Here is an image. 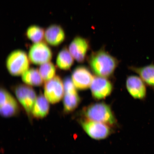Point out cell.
Instances as JSON below:
<instances>
[{"instance_id":"obj_5","label":"cell","mask_w":154,"mask_h":154,"mask_svg":"<svg viewBox=\"0 0 154 154\" xmlns=\"http://www.w3.org/2000/svg\"><path fill=\"white\" fill-rule=\"evenodd\" d=\"M63 82L64 88L63 98V111L68 113L74 111L78 107L81 99L71 78L66 77Z\"/></svg>"},{"instance_id":"obj_14","label":"cell","mask_w":154,"mask_h":154,"mask_svg":"<svg viewBox=\"0 0 154 154\" xmlns=\"http://www.w3.org/2000/svg\"><path fill=\"white\" fill-rule=\"evenodd\" d=\"M65 37L64 30L59 25L52 24L45 30L44 39L46 43L53 47L60 45L64 42Z\"/></svg>"},{"instance_id":"obj_7","label":"cell","mask_w":154,"mask_h":154,"mask_svg":"<svg viewBox=\"0 0 154 154\" xmlns=\"http://www.w3.org/2000/svg\"><path fill=\"white\" fill-rule=\"evenodd\" d=\"M53 52L47 43L42 41L34 43L29 49L28 56L30 62L33 64L41 65L51 61Z\"/></svg>"},{"instance_id":"obj_16","label":"cell","mask_w":154,"mask_h":154,"mask_svg":"<svg viewBox=\"0 0 154 154\" xmlns=\"http://www.w3.org/2000/svg\"><path fill=\"white\" fill-rule=\"evenodd\" d=\"M49 102L43 94L37 96L32 111V116L38 119L47 116L50 109Z\"/></svg>"},{"instance_id":"obj_8","label":"cell","mask_w":154,"mask_h":154,"mask_svg":"<svg viewBox=\"0 0 154 154\" xmlns=\"http://www.w3.org/2000/svg\"><path fill=\"white\" fill-rule=\"evenodd\" d=\"M83 129L90 137L95 140H102L108 137L112 130L109 125L87 120L80 121Z\"/></svg>"},{"instance_id":"obj_13","label":"cell","mask_w":154,"mask_h":154,"mask_svg":"<svg viewBox=\"0 0 154 154\" xmlns=\"http://www.w3.org/2000/svg\"><path fill=\"white\" fill-rule=\"evenodd\" d=\"M126 84L127 89L132 97L140 100L145 99L147 94L146 85L139 76H128Z\"/></svg>"},{"instance_id":"obj_18","label":"cell","mask_w":154,"mask_h":154,"mask_svg":"<svg viewBox=\"0 0 154 154\" xmlns=\"http://www.w3.org/2000/svg\"><path fill=\"white\" fill-rule=\"evenodd\" d=\"M22 79L24 84L31 86H40L43 84L44 81L38 69L29 68L23 74Z\"/></svg>"},{"instance_id":"obj_9","label":"cell","mask_w":154,"mask_h":154,"mask_svg":"<svg viewBox=\"0 0 154 154\" xmlns=\"http://www.w3.org/2000/svg\"><path fill=\"white\" fill-rule=\"evenodd\" d=\"M20 111V107L17 100L4 88H1L0 93V112L3 117L15 116Z\"/></svg>"},{"instance_id":"obj_2","label":"cell","mask_w":154,"mask_h":154,"mask_svg":"<svg viewBox=\"0 0 154 154\" xmlns=\"http://www.w3.org/2000/svg\"><path fill=\"white\" fill-rule=\"evenodd\" d=\"M82 113L87 120L113 126L116 120L110 106L103 102L91 104L83 109Z\"/></svg>"},{"instance_id":"obj_12","label":"cell","mask_w":154,"mask_h":154,"mask_svg":"<svg viewBox=\"0 0 154 154\" xmlns=\"http://www.w3.org/2000/svg\"><path fill=\"white\" fill-rule=\"evenodd\" d=\"M94 77L91 70L84 66H77L72 71V82L77 90H85L90 88Z\"/></svg>"},{"instance_id":"obj_1","label":"cell","mask_w":154,"mask_h":154,"mask_svg":"<svg viewBox=\"0 0 154 154\" xmlns=\"http://www.w3.org/2000/svg\"><path fill=\"white\" fill-rule=\"evenodd\" d=\"M87 60L90 69L96 76L108 79L113 75L120 63L103 48L92 52Z\"/></svg>"},{"instance_id":"obj_6","label":"cell","mask_w":154,"mask_h":154,"mask_svg":"<svg viewBox=\"0 0 154 154\" xmlns=\"http://www.w3.org/2000/svg\"><path fill=\"white\" fill-rule=\"evenodd\" d=\"M44 95L52 104L57 103L63 99L64 94L63 80L56 75L51 79L45 82L44 85Z\"/></svg>"},{"instance_id":"obj_11","label":"cell","mask_w":154,"mask_h":154,"mask_svg":"<svg viewBox=\"0 0 154 154\" xmlns=\"http://www.w3.org/2000/svg\"><path fill=\"white\" fill-rule=\"evenodd\" d=\"M90 88L92 97L96 100H101L111 95L113 85L108 78L96 76L94 77Z\"/></svg>"},{"instance_id":"obj_10","label":"cell","mask_w":154,"mask_h":154,"mask_svg":"<svg viewBox=\"0 0 154 154\" xmlns=\"http://www.w3.org/2000/svg\"><path fill=\"white\" fill-rule=\"evenodd\" d=\"M68 49L75 60L79 63H83L87 59L88 53L90 49L89 40L77 36L71 42Z\"/></svg>"},{"instance_id":"obj_15","label":"cell","mask_w":154,"mask_h":154,"mask_svg":"<svg viewBox=\"0 0 154 154\" xmlns=\"http://www.w3.org/2000/svg\"><path fill=\"white\" fill-rule=\"evenodd\" d=\"M129 69L138 74L146 85L154 90V64L142 67L131 66Z\"/></svg>"},{"instance_id":"obj_19","label":"cell","mask_w":154,"mask_h":154,"mask_svg":"<svg viewBox=\"0 0 154 154\" xmlns=\"http://www.w3.org/2000/svg\"><path fill=\"white\" fill-rule=\"evenodd\" d=\"M45 30L43 28L36 25L29 26L26 31V35L28 39L34 43L43 41Z\"/></svg>"},{"instance_id":"obj_20","label":"cell","mask_w":154,"mask_h":154,"mask_svg":"<svg viewBox=\"0 0 154 154\" xmlns=\"http://www.w3.org/2000/svg\"><path fill=\"white\" fill-rule=\"evenodd\" d=\"M38 70L44 82L51 79L56 76V67L51 61L40 65Z\"/></svg>"},{"instance_id":"obj_4","label":"cell","mask_w":154,"mask_h":154,"mask_svg":"<svg viewBox=\"0 0 154 154\" xmlns=\"http://www.w3.org/2000/svg\"><path fill=\"white\" fill-rule=\"evenodd\" d=\"M13 90L29 118L32 117V109L37 97L33 88L26 84H21L15 86Z\"/></svg>"},{"instance_id":"obj_3","label":"cell","mask_w":154,"mask_h":154,"mask_svg":"<svg viewBox=\"0 0 154 154\" xmlns=\"http://www.w3.org/2000/svg\"><path fill=\"white\" fill-rule=\"evenodd\" d=\"M30 61L27 54L21 49L11 52L6 59L5 65L11 75L22 76L30 68Z\"/></svg>"},{"instance_id":"obj_17","label":"cell","mask_w":154,"mask_h":154,"mask_svg":"<svg viewBox=\"0 0 154 154\" xmlns=\"http://www.w3.org/2000/svg\"><path fill=\"white\" fill-rule=\"evenodd\" d=\"M74 59L67 47H63L58 54L56 64L60 69L64 70H70L74 63Z\"/></svg>"}]
</instances>
